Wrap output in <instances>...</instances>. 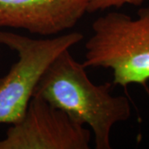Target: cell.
<instances>
[{
  "mask_svg": "<svg viewBox=\"0 0 149 149\" xmlns=\"http://www.w3.org/2000/svg\"><path fill=\"white\" fill-rule=\"evenodd\" d=\"M85 69L70 49L65 50L44 71L32 96L61 109L75 122L90 126L96 149H110L112 128L130 118L131 104L127 97L112 95L111 82L92 83Z\"/></svg>",
  "mask_w": 149,
  "mask_h": 149,
  "instance_id": "1",
  "label": "cell"
},
{
  "mask_svg": "<svg viewBox=\"0 0 149 149\" xmlns=\"http://www.w3.org/2000/svg\"><path fill=\"white\" fill-rule=\"evenodd\" d=\"M91 135L66 113L32 96L23 117L0 140V149H89Z\"/></svg>",
  "mask_w": 149,
  "mask_h": 149,
  "instance_id": "4",
  "label": "cell"
},
{
  "mask_svg": "<svg viewBox=\"0 0 149 149\" xmlns=\"http://www.w3.org/2000/svg\"><path fill=\"white\" fill-rule=\"evenodd\" d=\"M144 0H90L87 13H94L99 11H104L111 8H120L123 6L128 5L141 7Z\"/></svg>",
  "mask_w": 149,
  "mask_h": 149,
  "instance_id": "6",
  "label": "cell"
},
{
  "mask_svg": "<svg viewBox=\"0 0 149 149\" xmlns=\"http://www.w3.org/2000/svg\"><path fill=\"white\" fill-rule=\"evenodd\" d=\"M84 39L72 32L47 39H33L0 31V44L16 51L18 60L0 78V123L13 124L23 117L35 87L49 65L65 50Z\"/></svg>",
  "mask_w": 149,
  "mask_h": 149,
  "instance_id": "3",
  "label": "cell"
},
{
  "mask_svg": "<svg viewBox=\"0 0 149 149\" xmlns=\"http://www.w3.org/2000/svg\"><path fill=\"white\" fill-rule=\"evenodd\" d=\"M90 0H0V27L52 36L71 29L87 13Z\"/></svg>",
  "mask_w": 149,
  "mask_h": 149,
  "instance_id": "5",
  "label": "cell"
},
{
  "mask_svg": "<svg viewBox=\"0 0 149 149\" xmlns=\"http://www.w3.org/2000/svg\"><path fill=\"white\" fill-rule=\"evenodd\" d=\"M85 44V68L110 69L113 85L127 87L149 81V4L137 17L109 12L92 23Z\"/></svg>",
  "mask_w": 149,
  "mask_h": 149,
  "instance_id": "2",
  "label": "cell"
}]
</instances>
